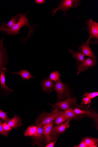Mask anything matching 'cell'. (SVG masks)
Returning a JSON list of instances; mask_svg holds the SVG:
<instances>
[{"mask_svg": "<svg viewBox=\"0 0 98 147\" xmlns=\"http://www.w3.org/2000/svg\"><path fill=\"white\" fill-rule=\"evenodd\" d=\"M69 51L72 54L73 58L76 59L78 63H82L84 61L85 59L84 55L81 53L76 52L70 49H69Z\"/></svg>", "mask_w": 98, "mask_h": 147, "instance_id": "16", "label": "cell"}, {"mask_svg": "<svg viewBox=\"0 0 98 147\" xmlns=\"http://www.w3.org/2000/svg\"><path fill=\"white\" fill-rule=\"evenodd\" d=\"M91 103V100L88 97H83L81 104L80 106L88 105L90 106Z\"/></svg>", "mask_w": 98, "mask_h": 147, "instance_id": "26", "label": "cell"}, {"mask_svg": "<svg viewBox=\"0 0 98 147\" xmlns=\"http://www.w3.org/2000/svg\"><path fill=\"white\" fill-rule=\"evenodd\" d=\"M65 112L69 117L72 119L84 116L81 114H76L72 108H69L65 111Z\"/></svg>", "mask_w": 98, "mask_h": 147, "instance_id": "21", "label": "cell"}, {"mask_svg": "<svg viewBox=\"0 0 98 147\" xmlns=\"http://www.w3.org/2000/svg\"><path fill=\"white\" fill-rule=\"evenodd\" d=\"M69 120L64 123H62L59 126H55L52 128L51 132V135L53 141L56 138L58 135L64 133L66 129L69 128L70 126Z\"/></svg>", "mask_w": 98, "mask_h": 147, "instance_id": "7", "label": "cell"}, {"mask_svg": "<svg viewBox=\"0 0 98 147\" xmlns=\"http://www.w3.org/2000/svg\"><path fill=\"white\" fill-rule=\"evenodd\" d=\"M87 26V33L90 34L91 38L96 39H98V23L92 19H90L86 23Z\"/></svg>", "mask_w": 98, "mask_h": 147, "instance_id": "8", "label": "cell"}, {"mask_svg": "<svg viewBox=\"0 0 98 147\" xmlns=\"http://www.w3.org/2000/svg\"><path fill=\"white\" fill-rule=\"evenodd\" d=\"M74 111L75 113L76 114H85L86 115L92 117L94 119L96 123V124H97V126L98 114L96 112L87 110L82 111L78 109H75Z\"/></svg>", "mask_w": 98, "mask_h": 147, "instance_id": "13", "label": "cell"}, {"mask_svg": "<svg viewBox=\"0 0 98 147\" xmlns=\"http://www.w3.org/2000/svg\"><path fill=\"white\" fill-rule=\"evenodd\" d=\"M10 72L14 74H18L22 78L25 80H28L34 77L28 71L26 70H22L18 72Z\"/></svg>", "mask_w": 98, "mask_h": 147, "instance_id": "20", "label": "cell"}, {"mask_svg": "<svg viewBox=\"0 0 98 147\" xmlns=\"http://www.w3.org/2000/svg\"><path fill=\"white\" fill-rule=\"evenodd\" d=\"M5 24L4 23L0 26V32H5L9 35H16L19 34L21 28L24 26H26L29 29V32L26 39L30 37L34 32V26L30 25L29 23V20L25 14H19L18 22L11 28H6Z\"/></svg>", "mask_w": 98, "mask_h": 147, "instance_id": "1", "label": "cell"}, {"mask_svg": "<svg viewBox=\"0 0 98 147\" xmlns=\"http://www.w3.org/2000/svg\"><path fill=\"white\" fill-rule=\"evenodd\" d=\"M3 127L4 129L7 131H10L11 130V128L5 122L3 123Z\"/></svg>", "mask_w": 98, "mask_h": 147, "instance_id": "29", "label": "cell"}, {"mask_svg": "<svg viewBox=\"0 0 98 147\" xmlns=\"http://www.w3.org/2000/svg\"><path fill=\"white\" fill-rule=\"evenodd\" d=\"M37 127V133L36 135L33 136V138L38 141L43 140L44 138L43 128L42 126H39Z\"/></svg>", "mask_w": 98, "mask_h": 147, "instance_id": "22", "label": "cell"}, {"mask_svg": "<svg viewBox=\"0 0 98 147\" xmlns=\"http://www.w3.org/2000/svg\"><path fill=\"white\" fill-rule=\"evenodd\" d=\"M59 116L58 108H55L50 113H44L40 115L36 119L35 124L36 127L43 125L52 122L56 118Z\"/></svg>", "mask_w": 98, "mask_h": 147, "instance_id": "2", "label": "cell"}, {"mask_svg": "<svg viewBox=\"0 0 98 147\" xmlns=\"http://www.w3.org/2000/svg\"><path fill=\"white\" fill-rule=\"evenodd\" d=\"M74 147H88V146L84 142L83 140H82L81 142L79 144V145L77 146H75Z\"/></svg>", "mask_w": 98, "mask_h": 147, "instance_id": "30", "label": "cell"}, {"mask_svg": "<svg viewBox=\"0 0 98 147\" xmlns=\"http://www.w3.org/2000/svg\"><path fill=\"white\" fill-rule=\"evenodd\" d=\"M83 140L88 147H96L97 146L98 142L97 139L86 138Z\"/></svg>", "mask_w": 98, "mask_h": 147, "instance_id": "18", "label": "cell"}, {"mask_svg": "<svg viewBox=\"0 0 98 147\" xmlns=\"http://www.w3.org/2000/svg\"><path fill=\"white\" fill-rule=\"evenodd\" d=\"M71 118L69 117L66 115L65 112L63 111H61L59 112V116L56 118L54 120V123L55 124L57 125L72 119Z\"/></svg>", "mask_w": 98, "mask_h": 147, "instance_id": "12", "label": "cell"}, {"mask_svg": "<svg viewBox=\"0 0 98 147\" xmlns=\"http://www.w3.org/2000/svg\"><path fill=\"white\" fill-rule=\"evenodd\" d=\"M38 127L35 126H30L26 130L24 136H33L37 134Z\"/></svg>", "mask_w": 98, "mask_h": 147, "instance_id": "17", "label": "cell"}, {"mask_svg": "<svg viewBox=\"0 0 98 147\" xmlns=\"http://www.w3.org/2000/svg\"><path fill=\"white\" fill-rule=\"evenodd\" d=\"M3 122L2 120H0V134L3 136L7 137L9 134V131H6L4 129L3 127Z\"/></svg>", "mask_w": 98, "mask_h": 147, "instance_id": "25", "label": "cell"}, {"mask_svg": "<svg viewBox=\"0 0 98 147\" xmlns=\"http://www.w3.org/2000/svg\"><path fill=\"white\" fill-rule=\"evenodd\" d=\"M98 96V92H95L91 93L86 92L85 94H84L83 97H88L91 100H92Z\"/></svg>", "mask_w": 98, "mask_h": 147, "instance_id": "28", "label": "cell"}, {"mask_svg": "<svg viewBox=\"0 0 98 147\" xmlns=\"http://www.w3.org/2000/svg\"><path fill=\"white\" fill-rule=\"evenodd\" d=\"M53 90L57 92L58 95V101L62 100L65 97H68L70 96L68 88L59 81L57 82L55 85Z\"/></svg>", "mask_w": 98, "mask_h": 147, "instance_id": "5", "label": "cell"}, {"mask_svg": "<svg viewBox=\"0 0 98 147\" xmlns=\"http://www.w3.org/2000/svg\"><path fill=\"white\" fill-rule=\"evenodd\" d=\"M95 65L92 59L90 58H87L77 67V75L79 74L81 72L85 71L88 68L93 67Z\"/></svg>", "mask_w": 98, "mask_h": 147, "instance_id": "9", "label": "cell"}, {"mask_svg": "<svg viewBox=\"0 0 98 147\" xmlns=\"http://www.w3.org/2000/svg\"><path fill=\"white\" fill-rule=\"evenodd\" d=\"M1 75H0V82H1V86L0 88H2L7 91H9L12 92L13 90L10 89L6 86L5 84V71L2 70L0 71Z\"/></svg>", "mask_w": 98, "mask_h": 147, "instance_id": "15", "label": "cell"}, {"mask_svg": "<svg viewBox=\"0 0 98 147\" xmlns=\"http://www.w3.org/2000/svg\"><path fill=\"white\" fill-rule=\"evenodd\" d=\"M8 124L11 128L17 129L22 125L21 119L15 115L11 119H10Z\"/></svg>", "mask_w": 98, "mask_h": 147, "instance_id": "14", "label": "cell"}, {"mask_svg": "<svg viewBox=\"0 0 98 147\" xmlns=\"http://www.w3.org/2000/svg\"><path fill=\"white\" fill-rule=\"evenodd\" d=\"M60 74L58 71H54L51 73L49 76L50 79L55 82L59 81L60 79Z\"/></svg>", "mask_w": 98, "mask_h": 147, "instance_id": "24", "label": "cell"}, {"mask_svg": "<svg viewBox=\"0 0 98 147\" xmlns=\"http://www.w3.org/2000/svg\"><path fill=\"white\" fill-rule=\"evenodd\" d=\"M19 14H18L12 18L8 23L5 25V26L8 28H11L18 22Z\"/></svg>", "mask_w": 98, "mask_h": 147, "instance_id": "23", "label": "cell"}, {"mask_svg": "<svg viewBox=\"0 0 98 147\" xmlns=\"http://www.w3.org/2000/svg\"><path fill=\"white\" fill-rule=\"evenodd\" d=\"M7 113H5L1 109H0V118H1L4 120L6 123H8L10 119H9L7 115Z\"/></svg>", "mask_w": 98, "mask_h": 147, "instance_id": "27", "label": "cell"}, {"mask_svg": "<svg viewBox=\"0 0 98 147\" xmlns=\"http://www.w3.org/2000/svg\"><path fill=\"white\" fill-rule=\"evenodd\" d=\"M53 82L50 79L45 80L43 83V88L46 92L51 91L52 89L54 87Z\"/></svg>", "mask_w": 98, "mask_h": 147, "instance_id": "19", "label": "cell"}, {"mask_svg": "<svg viewBox=\"0 0 98 147\" xmlns=\"http://www.w3.org/2000/svg\"><path fill=\"white\" fill-rule=\"evenodd\" d=\"M35 1L36 3L40 5L44 4L46 1L45 0H35Z\"/></svg>", "mask_w": 98, "mask_h": 147, "instance_id": "31", "label": "cell"}, {"mask_svg": "<svg viewBox=\"0 0 98 147\" xmlns=\"http://www.w3.org/2000/svg\"><path fill=\"white\" fill-rule=\"evenodd\" d=\"M53 124V122L46 124L43 126L44 134L46 139V142L49 144L52 140L51 135V132Z\"/></svg>", "mask_w": 98, "mask_h": 147, "instance_id": "11", "label": "cell"}, {"mask_svg": "<svg viewBox=\"0 0 98 147\" xmlns=\"http://www.w3.org/2000/svg\"><path fill=\"white\" fill-rule=\"evenodd\" d=\"M3 38L0 41V71L4 70L5 67L7 63L5 49L3 47Z\"/></svg>", "mask_w": 98, "mask_h": 147, "instance_id": "10", "label": "cell"}, {"mask_svg": "<svg viewBox=\"0 0 98 147\" xmlns=\"http://www.w3.org/2000/svg\"><path fill=\"white\" fill-rule=\"evenodd\" d=\"M91 38V37L90 36L86 42L83 43L79 47L78 52L91 59L96 65L97 62L96 57L89 45Z\"/></svg>", "mask_w": 98, "mask_h": 147, "instance_id": "4", "label": "cell"}, {"mask_svg": "<svg viewBox=\"0 0 98 147\" xmlns=\"http://www.w3.org/2000/svg\"><path fill=\"white\" fill-rule=\"evenodd\" d=\"M57 141V140L55 141L50 143L47 145L45 147H53L54 146L56 142Z\"/></svg>", "mask_w": 98, "mask_h": 147, "instance_id": "32", "label": "cell"}, {"mask_svg": "<svg viewBox=\"0 0 98 147\" xmlns=\"http://www.w3.org/2000/svg\"><path fill=\"white\" fill-rule=\"evenodd\" d=\"M76 100L75 98H68L64 101L58 102L54 105H52L53 109L56 108L64 111L70 108L73 106L77 105Z\"/></svg>", "mask_w": 98, "mask_h": 147, "instance_id": "6", "label": "cell"}, {"mask_svg": "<svg viewBox=\"0 0 98 147\" xmlns=\"http://www.w3.org/2000/svg\"><path fill=\"white\" fill-rule=\"evenodd\" d=\"M81 3V1L79 0H63L61 1L59 4L58 7L53 10L52 16L54 17L56 13L59 10L62 9L65 15L66 11L69 10L71 8H77L80 5Z\"/></svg>", "mask_w": 98, "mask_h": 147, "instance_id": "3", "label": "cell"}]
</instances>
